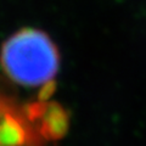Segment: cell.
Masks as SVG:
<instances>
[{
    "mask_svg": "<svg viewBox=\"0 0 146 146\" xmlns=\"http://www.w3.org/2000/svg\"><path fill=\"white\" fill-rule=\"evenodd\" d=\"M25 110L35 131L45 143H55L67 135L71 117L61 104L38 99L26 104Z\"/></svg>",
    "mask_w": 146,
    "mask_h": 146,
    "instance_id": "3",
    "label": "cell"
},
{
    "mask_svg": "<svg viewBox=\"0 0 146 146\" xmlns=\"http://www.w3.org/2000/svg\"><path fill=\"white\" fill-rule=\"evenodd\" d=\"M61 63L60 50L48 33L26 27L3 43L0 66L10 80L26 88L54 84Z\"/></svg>",
    "mask_w": 146,
    "mask_h": 146,
    "instance_id": "1",
    "label": "cell"
},
{
    "mask_svg": "<svg viewBox=\"0 0 146 146\" xmlns=\"http://www.w3.org/2000/svg\"><path fill=\"white\" fill-rule=\"evenodd\" d=\"M12 89L0 78V146H45Z\"/></svg>",
    "mask_w": 146,
    "mask_h": 146,
    "instance_id": "2",
    "label": "cell"
}]
</instances>
